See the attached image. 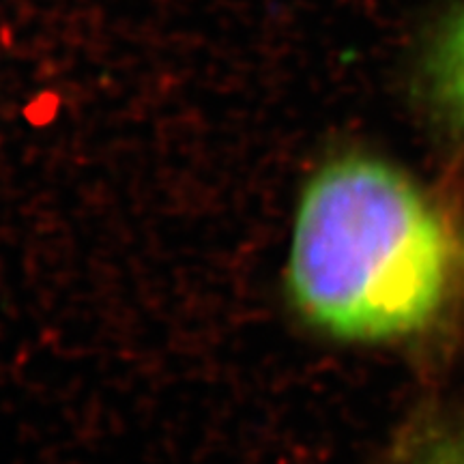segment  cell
I'll list each match as a JSON object with an SVG mask.
<instances>
[{"label": "cell", "instance_id": "cell-1", "mask_svg": "<svg viewBox=\"0 0 464 464\" xmlns=\"http://www.w3.org/2000/svg\"><path fill=\"white\" fill-rule=\"evenodd\" d=\"M458 263L454 230L409 174L346 155L301 194L286 282L312 327L372 344L428 327L448 304Z\"/></svg>", "mask_w": 464, "mask_h": 464}, {"label": "cell", "instance_id": "cell-2", "mask_svg": "<svg viewBox=\"0 0 464 464\" xmlns=\"http://www.w3.org/2000/svg\"><path fill=\"white\" fill-rule=\"evenodd\" d=\"M432 82L451 119L464 127V5L448 22L434 48Z\"/></svg>", "mask_w": 464, "mask_h": 464}, {"label": "cell", "instance_id": "cell-3", "mask_svg": "<svg viewBox=\"0 0 464 464\" xmlns=\"http://www.w3.org/2000/svg\"><path fill=\"white\" fill-rule=\"evenodd\" d=\"M443 464H464V456H460V458H454V460H445Z\"/></svg>", "mask_w": 464, "mask_h": 464}]
</instances>
